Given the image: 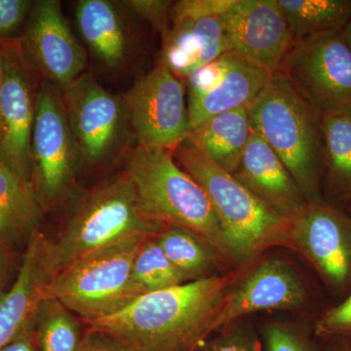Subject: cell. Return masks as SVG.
Listing matches in <instances>:
<instances>
[{"label":"cell","mask_w":351,"mask_h":351,"mask_svg":"<svg viewBox=\"0 0 351 351\" xmlns=\"http://www.w3.org/2000/svg\"><path fill=\"white\" fill-rule=\"evenodd\" d=\"M27 63L60 91L85 73V51L75 38L57 0L36 2L21 43Z\"/></svg>","instance_id":"16"},{"label":"cell","mask_w":351,"mask_h":351,"mask_svg":"<svg viewBox=\"0 0 351 351\" xmlns=\"http://www.w3.org/2000/svg\"><path fill=\"white\" fill-rule=\"evenodd\" d=\"M290 249L336 294L351 290V216L326 200L308 203L291 221Z\"/></svg>","instance_id":"10"},{"label":"cell","mask_w":351,"mask_h":351,"mask_svg":"<svg viewBox=\"0 0 351 351\" xmlns=\"http://www.w3.org/2000/svg\"><path fill=\"white\" fill-rule=\"evenodd\" d=\"M221 19L228 51L269 75L280 71L295 38L277 0H237Z\"/></svg>","instance_id":"15"},{"label":"cell","mask_w":351,"mask_h":351,"mask_svg":"<svg viewBox=\"0 0 351 351\" xmlns=\"http://www.w3.org/2000/svg\"><path fill=\"white\" fill-rule=\"evenodd\" d=\"M2 80H3V56H2V51L0 48V88H1Z\"/></svg>","instance_id":"39"},{"label":"cell","mask_w":351,"mask_h":351,"mask_svg":"<svg viewBox=\"0 0 351 351\" xmlns=\"http://www.w3.org/2000/svg\"><path fill=\"white\" fill-rule=\"evenodd\" d=\"M75 313L62 302L45 298L34 322V335L39 351H76L85 332Z\"/></svg>","instance_id":"26"},{"label":"cell","mask_w":351,"mask_h":351,"mask_svg":"<svg viewBox=\"0 0 351 351\" xmlns=\"http://www.w3.org/2000/svg\"><path fill=\"white\" fill-rule=\"evenodd\" d=\"M324 143L323 195L343 208L351 196V113L321 117Z\"/></svg>","instance_id":"23"},{"label":"cell","mask_w":351,"mask_h":351,"mask_svg":"<svg viewBox=\"0 0 351 351\" xmlns=\"http://www.w3.org/2000/svg\"><path fill=\"white\" fill-rule=\"evenodd\" d=\"M195 351H265L262 335L246 318L219 328Z\"/></svg>","instance_id":"28"},{"label":"cell","mask_w":351,"mask_h":351,"mask_svg":"<svg viewBox=\"0 0 351 351\" xmlns=\"http://www.w3.org/2000/svg\"><path fill=\"white\" fill-rule=\"evenodd\" d=\"M76 351H134L119 339L106 332L87 328Z\"/></svg>","instance_id":"34"},{"label":"cell","mask_w":351,"mask_h":351,"mask_svg":"<svg viewBox=\"0 0 351 351\" xmlns=\"http://www.w3.org/2000/svg\"><path fill=\"white\" fill-rule=\"evenodd\" d=\"M308 299L304 279L285 258H258L247 265L226 295L215 320L213 334L219 328L251 314L301 308Z\"/></svg>","instance_id":"13"},{"label":"cell","mask_w":351,"mask_h":351,"mask_svg":"<svg viewBox=\"0 0 351 351\" xmlns=\"http://www.w3.org/2000/svg\"><path fill=\"white\" fill-rule=\"evenodd\" d=\"M270 76L232 51L196 71L186 82L191 130L216 115L248 107Z\"/></svg>","instance_id":"14"},{"label":"cell","mask_w":351,"mask_h":351,"mask_svg":"<svg viewBox=\"0 0 351 351\" xmlns=\"http://www.w3.org/2000/svg\"><path fill=\"white\" fill-rule=\"evenodd\" d=\"M156 239L186 282L217 276L216 269L226 263L213 246L189 230L167 226Z\"/></svg>","instance_id":"24"},{"label":"cell","mask_w":351,"mask_h":351,"mask_svg":"<svg viewBox=\"0 0 351 351\" xmlns=\"http://www.w3.org/2000/svg\"><path fill=\"white\" fill-rule=\"evenodd\" d=\"M295 39L343 32L351 19V0H277Z\"/></svg>","instance_id":"25"},{"label":"cell","mask_w":351,"mask_h":351,"mask_svg":"<svg viewBox=\"0 0 351 351\" xmlns=\"http://www.w3.org/2000/svg\"><path fill=\"white\" fill-rule=\"evenodd\" d=\"M0 162H2V161H1V160H0Z\"/></svg>","instance_id":"41"},{"label":"cell","mask_w":351,"mask_h":351,"mask_svg":"<svg viewBox=\"0 0 351 351\" xmlns=\"http://www.w3.org/2000/svg\"><path fill=\"white\" fill-rule=\"evenodd\" d=\"M343 207H345L343 209H345L346 211L348 212V213L351 216V196L350 198H348V200L346 201L345 206Z\"/></svg>","instance_id":"40"},{"label":"cell","mask_w":351,"mask_h":351,"mask_svg":"<svg viewBox=\"0 0 351 351\" xmlns=\"http://www.w3.org/2000/svg\"><path fill=\"white\" fill-rule=\"evenodd\" d=\"M258 199L292 221L308 204L278 156L253 130L239 169L233 174Z\"/></svg>","instance_id":"18"},{"label":"cell","mask_w":351,"mask_h":351,"mask_svg":"<svg viewBox=\"0 0 351 351\" xmlns=\"http://www.w3.org/2000/svg\"><path fill=\"white\" fill-rule=\"evenodd\" d=\"M43 208L32 182L0 162V242L27 246L39 230Z\"/></svg>","instance_id":"20"},{"label":"cell","mask_w":351,"mask_h":351,"mask_svg":"<svg viewBox=\"0 0 351 351\" xmlns=\"http://www.w3.org/2000/svg\"><path fill=\"white\" fill-rule=\"evenodd\" d=\"M326 351H351L350 343H341L329 348Z\"/></svg>","instance_id":"38"},{"label":"cell","mask_w":351,"mask_h":351,"mask_svg":"<svg viewBox=\"0 0 351 351\" xmlns=\"http://www.w3.org/2000/svg\"><path fill=\"white\" fill-rule=\"evenodd\" d=\"M3 80L0 88V160L32 182L31 143L36 101L34 69L19 46L4 43Z\"/></svg>","instance_id":"12"},{"label":"cell","mask_w":351,"mask_h":351,"mask_svg":"<svg viewBox=\"0 0 351 351\" xmlns=\"http://www.w3.org/2000/svg\"><path fill=\"white\" fill-rule=\"evenodd\" d=\"M49 239L36 230L25 247L17 276L0 295V350L36 319L46 287L52 279L47 248Z\"/></svg>","instance_id":"17"},{"label":"cell","mask_w":351,"mask_h":351,"mask_svg":"<svg viewBox=\"0 0 351 351\" xmlns=\"http://www.w3.org/2000/svg\"><path fill=\"white\" fill-rule=\"evenodd\" d=\"M163 228L145 214L124 171L80 196L58 239L48 241L52 278L95 251L127 239L156 237Z\"/></svg>","instance_id":"4"},{"label":"cell","mask_w":351,"mask_h":351,"mask_svg":"<svg viewBox=\"0 0 351 351\" xmlns=\"http://www.w3.org/2000/svg\"><path fill=\"white\" fill-rule=\"evenodd\" d=\"M133 12L149 22L162 38L170 29V12L173 2L166 0H129L124 2Z\"/></svg>","instance_id":"32"},{"label":"cell","mask_w":351,"mask_h":351,"mask_svg":"<svg viewBox=\"0 0 351 351\" xmlns=\"http://www.w3.org/2000/svg\"><path fill=\"white\" fill-rule=\"evenodd\" d=\"M147 239L124 240L76 261L51 279L46 298L62 302L83 323L119 313L140 297L132 269Z\"/></svg>","instance_id":"6"},{"label":"cell","mask_w":351,"mask_h":351,"mask_svg":"<svg viewBox=\"0 0 351 351\" xmlns=\"http://www.w3.org/2000/svg\"><path fill=\"white\" fill-rule=\"evenodd\" d=\"M162 45L160 61L184 82L228 51L221 16L171 23Z\"/></svg>","instance_id":"19"},{"label":"cell","mask_w":351,"mask_h":351,"mask_svg":"<svg viewBox=\"0 0 351 351\" xmlns=\"http://www.w3.org/2000/svg\"><path fill=\"white\" fill-rule=\"evenodd\" d=\"M246 267L141 295L119 313L84 324L134 351H195L213 334L226 295Z\"/></svg>","instance_id":"1"},{"label":"cell","mask_w":351,"mask_h":351,"mask_svg":"<svg viewBox=\"0 0 351 351\" xmlns=\"http://www.w3.org/2000/svg\"><path fill=\"white\" fill-rule=\"evenodd\" d=\"M261 335L265 351H315L308 332L292 323H267Z\"/></svg>","instance_id":"29"},{"label":"cell","mask_w":351,"mask_h":351,"mask_svg":"<svg viewBox=\"0 0 351 351\" xmlns=\"http://www.w3.org/2000/svg\"><path fill=\"white\" fill-rule=\"evenodd\" d=\"M279 73L321 117L351 113V50L343 32L295 39Z\"/></svg>","instance_id":"7"},{"label":"cell","mask_w":351,"mask_h":351,"mask_svg":"<svg viewBox=\"0 0 351 351\" xmlns=\"http://www.w3.org/2000/svg\"><path fill=\"white\" fill-rule=\"evenodd\" d=\"M34 6L27 0H0V38L13 34Z\"/></svg>","instance_id":"33"},{"label":"cell","mask_w":351,"mask_h":351,"mask_svg":"<svg viewBox=\"0 0 351 351\" xmlns=\"http://www.w3.org/2000/svg\"><path fill=\"white\" fill-rule=\"evenodd\" d=\"M132 276L140 297L186 283L157 243L156 237L145 239L138 249Z\"/></svg>","instance_id":"27"},{"label":"cell","mask_w":351,"mask_h":351,"mask_svg":"<svg viewBox=\"0 0 351 351\" xmlns=\"http://www.w3.org/2000/svg\"><path fill=\"white\" fill-rule=\"evenodd\" d=\"M0 351H39L34 335V323L21 332Z\"/></svg>","instance_id":"36"},{"label":"cell","mask_w":351,"mask_h":351,"mask_svg":"<svg viewBox=\"0 0 351 351\" xmlns=\"http://www.w3.org/2000/svg\"><path fill=\"white\" fill-rule=\"evenodd\" d=\"M341 32H343V38H345L346 44H348V47H350L351 50V19Z\"/></svg>","instance_id":"37"},{"label":"cell","mask_w":351,"mask_h":351,"mask_svg":"<svg viewBox=\"0 0 351 351\" xmlns=\"http://www.w3.org/2000/svg\"><path fill=\"white\" fill-rule=\"evenodd\" d=\"M31 162L32 184L43 210L60 204L73 188L80 162L63 96L46 80L36 95Z\"/></svg>","instance_id":"8"},{"label":"cell","mask_w":351,"mask_h":351,"mask_svg":"<svg viewBox=\"0 0 351 351\" xmlns=\"http://www.w3.org/2000/svg\"><path fill=\"white\" fill-rule=\"evenodd\" d=\"M82 38L101 63L115 68L126 56L127 36L117 9L107 0H82L75 11Z\"/></svg>","instance_id":"22"},{"label":"cell","mask_w":351,"mask_h":351,"mask_svg":"<svg viewBox=\"0 0 351 351\" xmlns=\"http://www.w3.org/2000/svg\"><path fill=\"white\" fill-rule=\"evenodd\" d=\"M172 156L206 193L223 228L233 265H251L276 247L290 249L291 221L270 209L189 138Z\"/></svg>","instance_id":"2"},{"label":"cell","mask_w":351,"mask_h":351,"mask_svg":"<svg viewBox=\"0 0 351 351\" xmlns=\"http://www.w3.org/2000/svg\"><path fill=\"white\" fill-rule=\"evenodd\" d=\"M125 172L133 182L145 214L163 228L195 233L213 246L225 263H232L223 228L197 182L179 165L172 152L136 147Z\"/></svg>","instance_id":"5"},{"label":"cell","mask_w":351,"mask_h":351,"mask_svg":"<svg viewBox=\"0 0 351 351\" xmlns=\"http://www.w3.org/2000/svg\"><path fill=\"white\" fill-rule=\"evenodd\" d=\"M237 0H180L173 2L171 23L184 20H199L223 16Z\"/></svg>","instance_id":"30"},{"label":"cell","mask_w":351,"mask_h":351,"mask_svg":"<svg viewBox=\"0 0 351 351\" xmlns=\"http://www.w3.org/2000/svg\"><path fill=\"white\" fill-rule=\"evenodd\" d=\"M252 132L246 107L208 119L191 130L189 138L217 165L233 175L239 169Z\"/></svg>","instance_id":"21"},{"label":"cell","mask_w":351,"mask_h":351,"mask_svg":"<svg viewBox=\"0 0 351 351\" xmlns=\"http://www.w3.org/2000/svg\"><path fill=\"white\" fill-rule=\"evenodd\" d=\"M314 335L318 338L336 339L351 335V292L345 301L332 307L316 320Z\"/></svg>","instance_id":"31"},{"label":"cell","mask_w":351,"mask_h":351,"mask_svg":"<svg viewBox=\"0 0 351 351\" xmlns=\"http://www.w3.org/2000/svg\"><path fill=\"white\" fill-rule=\"evenodd\" d=\"M21 262L18 265L16 249L0 242V295L10 287L11 280L17 276Z\"/></svg>","instance_id":"35"},{"label":"cell","mask_w":351,"mask_h":351,"mask_svg":"<svg viewBox=\"0 0 351 351\" xmlns=\"http://www.w3.org/2000/svg\"><path fill=\"white\" fill-rule=\"evenodd\" d=\"M138 147L172 152L191 135L186 82L159 60L126 95Z\"/></svg>","instance_id":"9"},{"label":"cell","mask_w":351,"mask_h":351,"mask_svg":"<svg viewBox=\"0 0 351 351\" xmlns=\"http://www.w3.org/2000/svg\"><path fill=\"white\" fill-rule=\"evenodd\" d=\"M61 93L80 164L94 167L105 162L121 140L125 103L101 87L88 73Z\"/></svg>","instance_id":"11"},{"label":"cell","mask_w":351,"mask_h":351,"mask_svg":"<svg viewBox=\"0 0 351 351\" xmlns=\"http://www.w3.org/2000/svg\"><path fill=\"white\" fill-rule=\"evenodd\" d=\"M247 108L252 128L281 159L307 202L324 201L320 115L281 73L270 76Z\"/></svg>","instance_id":"3"}]
</instances>
